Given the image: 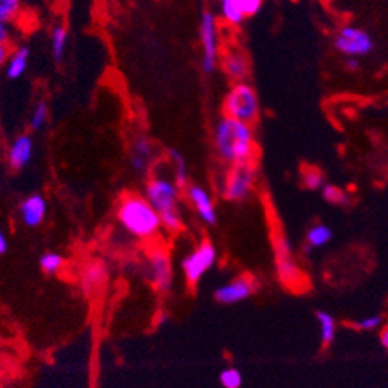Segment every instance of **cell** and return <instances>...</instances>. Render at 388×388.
<instances>
[{"label":"cell","instance_id":"6da1fadb","mask_svg":"<svg viewBox=\"0 0 388 388\" xmlns=\"http://www.w3.org/2000/svg\"><path fill=\"white\" fill-rule=\"evenodd\" d=\"M214 147L218 158L229 168L254 163L257 144L252 126L223 115L214 127Z\"/></svg>","mask_w":388,"mask_h":388},{"label":"cell","instance_id":"7a4b0ae2","mask_svg":"<svg viewBox=\"0 0 388 388\" xmlns=\"http://www.w3.org/2000/svg\"><path fill=\"white\" fill-rule=\"evenodd\" d=\"M116 218L124 230L138 240H153L163 229L158 212L149 200L138 193H128L119 200Z\"/></svg>","mask_w":388,"mask_h":388},{"label":"cell","instance_id":"3957f363","mask_svg":"<svg viewBox=\"0 0 388 388\" xmlns=\"http://www.w3.org/2000/svg\"><path fill=\"white\" fill-rule=\"evenodd\" d=\"M144 197L160 214L163 229L169 234H178L183 229V215L180 210L181 188L175 180L155 175L146 184Z\"/></svg>","mask_w":388,"mask_h":388},{"label":"cell","instance_id":"277c9868","mask_svg":"<svg viewBox=\"0 0 388 388\" xmlns=\"http://www.w3.org/2000/svg\"><path fill=\"white\" fill-rule=\"evenodd\" d=\"M272 246L275 255V270L280 282L292 291H303L307 288L308 279L299 267L297 262H295L288 238L279 226L272 228Z\"/></svg>","mask_w":388,"mask_h":388},{"label":"cell","instance_id":"5b68a950","mask_svg":"<svg viewBox=\"0 0 388 388\" xmlns=\"http://www.w3.org/2000/svg\"><path fill=\"white\" fill-rule=\"evenodd\" d=\"M223 113L252 126L260 115V103L255 88L246 81L233 84L223 101Z\"/></svg>","mask_w":388,"mask_h":388},{"label":"cell","instance_id":"8992f818","mask_svg":"<svg viewBox=\"0 0 388 388\" xmlns=\"http://www.w3.org/2000/svg\"><path fill=\"white\" fill-rule=\"evenodd\" d=\"M257 181L255 163L230 165L220 184L221 197L230 203H242L251 195Z\"/></svg>","mask_w":388,"mask_h":388},{"label":"cell","instance_id":"52a82bcc","mask_svg":"<svg viewBox=\"0 0 388 388\" xmlns=\"http://www.w3.org/2000/svg\"><path fill=\"white\" fill-rule=\"evenodd\" d=\"M201 68L208 75L217 70L220 61V31L218 19L212 11H205L200 19Z\"/></svg>","mask_w":388,"mask_h":388},{"label":"cell","instance_id":"ba28073f","mask_svg":"<svg viewBox=\"0 0 388 388\" xmlns=\"http://www.w3.org/2000/svg\"><path fill=\"white\" fill-rule=\"evenodd\" d=\"M217 262V249L209 240L201 242L192 252H189L181 262L184 279L189 285H197Z\"/></svg>","mask_w":388,"mask_h":388},{"label":"cell","instance_id":"9c48e42d","mask_svg":"<svg viewBox=\"0 0 388 388\" xmlns=\"http://www.w3.org/2000/svg\"><path fill=\"white\" fill-rule=\"evenodd\" d=\"M335 47L345 58H362L373 51L374 42L365 30L353 25H345L337 31Z\"/></svg>","mask_w":388,"mask_h":388},{"label":"cell","instance_id":"30bf717a","mask_svg":"<svg viewBox=\"0 0 388 388\" xmlns=\"http://www.w3.org/2000/svg\"><path fill=\"white\" fill-rule=\"evenodd\" d=\"M147 272H149L153 286L160 292H169L172 290L173 267L168 249L153 246L147 252Z\"/></svg>","mask_w":388,"mask_h":388},{"label":"cell","instance_id":"8fae6325","mask_svg":"<svg viewBox=\"0 0 388 388\" xmlns=\"http://www.w3.org/2000/svg\"><path fill=\"white\" fill-rule=\"evenodd\" d=\"M258 290V283L252 275H240L229 283L220 286L214 297L221 305H235L251 297Z\"/></svg>","mask_w":388,"mask_h":388},{"label":"cell","instance_id":"7c38bea8","mask_svg":"<svg viewBox=\"0 0 388 388\" xmlns=\"http://www.w3.org/2000/svg\"><path fill=\"white\" fill-rule=\"evenodd\" d=\"M184 193H186V200L189 201L193 210L197 212V215L203 223L208 226H214L217 223V208L210 192L206 188L198 186V184H188L184 188Z\"/></svg>","mask_w":388,"mask_h":388},{"label":"cell","instance_id":"4fadbf2b","mask_svg":"<svg viewBox=\"0 0 388 388\" xmlns=\"http://www.w3.org/2000/svg\"><path fill=\"white\" fill-rule=\"evenodd\" d=\"M221 68H223L228 79L237 82H245L251 71V63L243 50L237 47H229L223 56H221Z\"/></svg>","mask_w":388,"mask_h":388},{"label":"cell","instance_id":"5bb4252c","mask_svg":"<svg viewBox=\"0 0 388 388\" xmlns=\"http://www.w3.org/2000/svg\"><path fill=\"white\" fill-rule=\"evenodd\" d=\"M155 160V144L149 136L138 135L132 141L131 153H128V163L136 173H146L152 168Z\"/></svg>","mask_w":388,"mask_h":388},{"label":"cell","instance_id":"9a60e30c","mask_svg":"<svg viewBox=\"0 0 388 388\" xmlns=\"http://www.w3.org/2000/svg\"><path fill=\"white\" fill-rule=\"evenodd\" d=\"M34 153V141L30 135L22 133L16 136L8 147L6 160L13 170H21L29 165Z\"/></svg>","mask_w":388,"mask_h":388},{"label":"cell","instance_id":"2e32d148","mask_svg":"<svg viewBox=\"0 0 388 388\" xmlns=\"http://www.w3.org/2000/svg\"><path fill=\"white\" fill-rule=\"evenodd\" d=\"M107 279H108V270L106 263L98 262V260L88 262L84 266V270H82L81 279H79L81 290L87 295H93L95 292L103 290Z\"/></svg>","mask_w":388,"mask_h":388},{"label":"cell","instance_id":"e0dca14e","mask_svg":"<svg viewBox=\"0 0 388 388\" xmlns=\"http://www.w3.org/2000/svg\"><path fill=\"white\" fill-rule=\"evenodd\" d=\"M47 200H45L39 193H33V195L26 197L19 208V215L22 223L26 228H38L42 225V221L47 215Z\"/></svg>","mask_w":388,"mask_h":388},{"label":"cell","instance_id":"ac0fdd59","mask_svg":"<svg viewBox=\"0 0 388 388\" xmlns=\"http://www.w3.org/2000/svg\"><path fill=\"white\" fill-rule=\"evenodd\" d=\"M30 62V48L26 45H19L11 50L10 58L5 63V75L8 79H19L25 75Z\"/></svg>","mask_w":388,"mask_h":388},{"label":"cell","instance_id":"d6986e66","mask_svg":"<svg viewBox=\"0 0 388 388\" xmlns=\"http://www.w3.org/2000/svg\"><path fill=\"white\" fill-rule=\"evenodd\" d=\"M68 45V30L63 24H56L51 29L50 34V48H51V56L56 62H61L66 58Z\"/></svg>","mask_w":388,"mask_h":388},{"label":"cell","instance_id":"ffe728a7","mask_svg":"<svg viewBox=\"0 0 388 388\" xmlns=\"http://www.w3.org/2000/svg\"><path fill=\"white\" fill-rule=\"evenodd\" d=\"M168 156H169V163L172 165L175 183H177L181 189L186 188L189 184V169H188L186 160H184L181 152L175 149H169Z\"/></svg>","mask_w":388,"mask_h":388},{"label":"cell","instance_id":"44dd1931","mask_svg":"<svg viewBox=\"0 0 388 388\" xmlns=\"http://www.w3.org/2000/svg\"><path fill=\"white\" fill-rule=\"evenodd\" d=\"M332 240V230L325 225H314L307 234V243L310 249H319L328 245Z\"/></svg>","mask_w":388,"mask_h":388},{"label":"cell","instance_id":"7402d4cb","mask_svg":"<svg viewBox=\"0 0 388 388\" xmlns=\"http://www.w3.org/2000/svg\"><path fill=\"white\" fill-rule=\"evenodd\" d=\"M317 322L320 328V339L323 347L331 345L336 339V322L332 319L331 314L325 311L317 312Z\"/></svg>","mask_w":388,"mask_h":388},{"label":"cell","instance_id":"603a6c76","mask_svg":"<svg viewBox=\"0 0 388 388\" xmlns=\"http://www.w3.org/2000/svg\"><path fill=\"white\" fill-rule=\"evenodd\" d=\"M220 16H221V19H223L230 26L242 25L246 19L243 11L240 10L237 0H230V2L221 4L220 5Z\"/></svg>","mask_w":388,"mask_h":388},{"label":"cell","instance_id":"cb8c5ba5","mask_svg":"<svg viewBox=\"0 0 388 388\" xmlns=\"http://www.w3.org/2000/svg\"><path fill=\"white\" fill-rule=\"evenodd\" d=\"M39 266L45 274L56 275L62 271V267L66 266V260H63V257L61 254L48 251L42 254V257L39 258Z\"/></svg>","mask_w":388,"mask_h":388},{"label":"cell","instance_id":"d4e9b609","mask_svg":"<svg viewBox=\"0 0 388 388\" xmlns=\"http://www.w3.org/2000/svg\"><path fill=\"white\" fill-rule=\"evenodd\" d=\"M22 13V0H0V22L13 24Z\"/></svg>","mask_w":388,"mask_h":388},{"label":"cell","instance_id":"484cf974","mask_svg":"<svg viewBox=\"0 0 388 388\" xmlns=\"http://www.w3.org/2000/svg\"><path fill=\"white\" fill-rule=\"evenodd\" d=\"M50 118V108L48 104L45 101H39L31 110V116H30V127L33 131H42V128L47 126Z\"/></svg>","mask_w":388,"mask_h":388},{"label":"cell","instance_id":"4316f807","mask_svg":"<svg viewBox=\"0 0 388 388\" xmlns=\"http://www.w3.org/2000/svg\"><path fill=\"white\" fill-rule=\"evenodd\" d=\"M322 195L328 203H331V205L347 206V205H349V201H351L349 195L345 190H342L336 186H331V184H325V186L322 188Z\"/></svg>","mask_w":388,"mask_h":388},{"label":"cell","instance_id":"83f0119b","mask_svg":"<svg viewBox=\"0 0 388 388\" xmlns=\"http://www.w3.org/2000/svg\"><path fill=\"white\" fill-rule=\"evenodd\" d=\"M302 180L303 186L310 190H319L325 186V183H323V175L316 168H303Z\"/></svg>","mask_w":388,"mask_h":388},{"label":"cell","instance_id":"f1b7e54d","mask_svg":"<svg viewBox=\"0 0 388 388\" xmlns=\"http://www.w3.org/2000/svg\"><path fill=\"white\" fill-rule=\"evenodd\" d=\"M220 384L223 388H240L243 384V376L237 368H225L220 373Z\"/></svg>","mask_w":388,"mask_h":388},{"label":"cell","instance_id":"f546056e","mask_svg":"<svg viewBox=\"0 0 388 388\" xmlns=\"http://www.w3.org/2000/svg\"><path fill=\"white\" fill-rule=\"evenodd\" d=\"M237 4L246 17H252L260 11L263 0H237Z\"/></svg>","mask_w":388,"mask_h":388},{"label":"cell","instance_id":"4dcf8cb0","mask_svg":"<svg viewBox=\"0 0 388 388\" xmlns=\"http://www.w3.org/2000/svg\"><path fill=\"white\" fill-rule=\"evenodd\" d=\"M382 325V316L381 314H376V316H368V317H364V319H359L354 327L359 328V330H364V331H372V330H376L377 327Z\"/></svg>","mask_w":388,"mask_h":388},{"label":"cell","instance_id":"1f68e13d","mask_svg":"<svg viewBox=\"0 0 388 388\" xmlns=\"http://www.w3.org/2000/svg\"><path fill=\"white\" fill-rule=\"evenodd\" d=\"M11 34H13V26L11 24L6 22H0V44L8 45L11 41Z\"/></svg>","mask_w":388,"mask_h":388},{"label":"cell","instance_id":"d6a6232c","mask_svg":"<svg viewBox=\"0 0 388 388\" xmlns=\"http://www.w3.org/2000/svg\"><path fill=\"white\" fill-rule=\"evenodd\" d=\"M10 53H11L10 45L0 44V70L5 68V63H6L8 58H10Z\"/></svg>","mask_w":388,"mask_h":388},{"label":"cell","instance_id":"836d02e7","mask_svg":"<svg viewBox=\"0 0 388 388\" xmlns=\"http://www.w3.org/2000/svg\"><path fill=\"white\" fill-rule=\"evenodd\" d=\"M8 251V238L6 234L0 228V255H4Z\"/></svg>","mask_w":388,"mask_h":388},{"label":"cell","instance_id":"e575fe53","mask_svg":"<svg viewBox=\"0 0 388 388\" xmlns=\"http://www.w3.org/2000/svg\"><path fill=\"white\" fill-rule=\"evenodd\" d=\"M345 66L348 70H357L359 68V58H347L345 59Z\"/></svg>","mask_w":388,"mask_h":388},{"label":"cell","instance_id":"d590c367","mask_svg":"<svg viewBox=\"0 0 388 388\" xmlns=\"http://www.w3.org/2000/svg\"><path fill=\"white\" fill-rule=\"evenodd\" d=\"M381 342H382V345L388 349V327L382 331V335H381Z\"/></svg>","mask_w":388,"mask_h":388},{"label":"cell","instance_id":"8d00e7d4","mask_svg":"<svg viewBox=\"0 0 388 388\" xmlns=\"http://www.w3.org/2000/svg\"><path fill=\"white\" fill-rule=\"evenodd\" d=\"M226 2H230V0H218V4L221 5V4H226Z\"/></svg>","mask_w":388,"mask_h":388}]
</instances>
